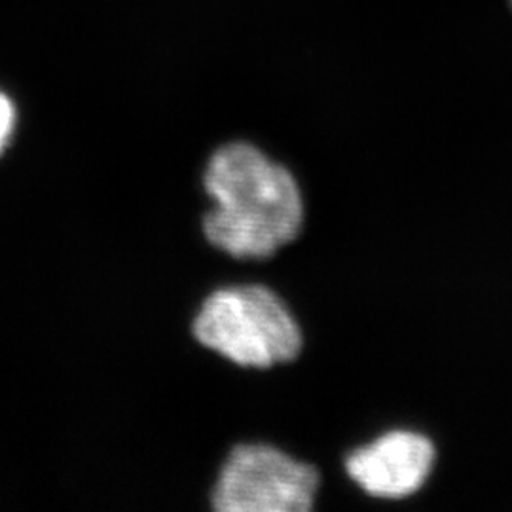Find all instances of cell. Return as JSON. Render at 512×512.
Listing matches in <instances>:
<instances>
[{
  "instance_id": "6da1fadb",
  "label": "cell",
  "mask_w": 512,
  "mask_h": 512,
  "mask_svg": "<svg viewBox=\"0 0 512 512\" xmlns=\"http://www.w3.org/2000/svg\"><path fill=\"white\" fill-rule=\"evenodd\" d=\"M205 190L215 202L205 215V236L228 255H274L302 228L304 203L293 175L247 143L213 154Z\"/></svg>"
},
{
  "instance_id": "7a4b0ae2",
  "label": "cell",
  "mask_w": 512,
  "mask_h": 512,
  "mask_svg": "<svg viewBox=\"0 0 512 512\" xmlns=\"http://www.w3.org/2000/svg\"><path fill=\"white\" fill-rule=\"evenodd\" d=\"M194 336L232 363L253 368L289 363L302 348L291 311L260 285L211 294L194 321Z\"/></svg>"
},
{
  "instance_id": "3957f363",
  "label": "cell",
  "mask_w": 512,
  "mask_h": 512,
  "mask_svg": "<svg viewBox=\"0 0 512 512\" xmlns=\"http://www.w3.org/2000/svg\"><path fill=\"white\" fill-rule=\"evenodd\" d=\"M317 471L264 444L238 446L220 471L213 507L222 512L310 511Z\"/></svg>"
},
{
  "instance_id": "277c9868",
  "label": "cell",
  "mask_w": 512,
  "mask_h": 512,
  "mask_svg": "<svg viewBox=\"0 0 512 512\" xmlns=\"http://www.w3.org/2000/svg\"><path fill=\"white\" fill-rule=\"evenodd\" d=\"M435 450L414 433H391L353 452L349 476L370 495L399 499L418 492L431 473Z\"/></svg>"
},
{
  "instance_id": "5b68a950",
  "label": "cell",
  "mask_w": 512,
  "mask_h": 512,
  "mask_svg": "<svg viewBox=\"0 0 512 512\" xmlns=\"http://www.w3.org/2000/svg\"><path fill=\"white\" fill-rule=\"evenodd\" d=\"M14 122H16V112L10 103V99L0 93V152L6 147L12 129H14Z\"/></svg>"
}]
</instances>
